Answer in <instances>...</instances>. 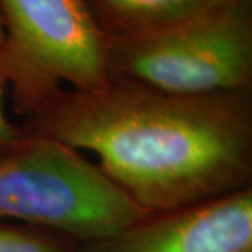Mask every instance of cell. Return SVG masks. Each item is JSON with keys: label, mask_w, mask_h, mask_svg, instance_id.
Returning <instances> with one entry per match:
<instances>
[{"label": "cell", "mask_w": 252, "mask_h": 252, "mask_svg": "<svg viewBox=\"0 0 252 252\" xmlns=\"http://www.w3.org/2000/svg\"><path fill=\"white\" fill-rule=\"evenodd\" d=\"M21 115L26 135L91 152L146 215L252 187V89L180 95L109 79L59 87Z\"/></svg>", "instance_id": "obj_1"}, {"label": "cell", "mask_w": 252, "mask_h": 252, "mask_svg": "<svg viewBox=\"0 0 252 252\" xmlns=\"http://www.w3.org/2000/svg\"><path fill=\"white\" fill-rule=\"evenodd\" d=\"M146 216L81 152L42 136L0 153V220L16 219L89 243Z\"/></svg>", "instance_id": "obj_2"}, {"label": "cell", "mask_w": 252, "mask_h": 252, "mask_svg": "<svg viewBox=\"0 0 252 252\" xmlns=\"http://www.w3.org/2000/svg\"><path fill=\"white\" fill-rule=\"evenodd\" d=\"M109 79L202 95L252 89V4L228 0L164 27L105 36Z\"/></svg>", "instance_id": "obj_3"}, {"label": "cell", "mask_w": 252, "mask_h": 252, "mask_svg": "<svg viewBox=\"0 0 252 252\" xmlns=\"http://www.w3.org/2000/svg\"><path fill=\"white\" fill-rule=\"evenodd\" d=\"M0 76L11 81L20 112L63 84L108 83L105 35L86 0H0Z\"/></svg>", "instance_id": "obj_4"}, {"label": "cell", "mask_w": 252, "mask_h": 252, "mask_svg": "<svg viewBox=\"0 0 252 252\" xmlns=\"http://www.w3.org/2000/svg\"><path fill=\"white\" fill-rule=\"evenodd\" d=\"M76 252H252V187L146 215Z\"/></svg>", "instance_id": "obj_5"}, {"label": "cell", "mask_w": 252, "mask_h": 252, "mask_svg": "<svg viewBox=\"0 0 252 252\" xmlns=\"http://www.w3.org/2000/svg\"><path fill=\"white\" fill-rule=\"evenodd\" d=\"M105 36L127 35L196 16L228 0H86Z\"/></svg>", "instance_id": "obj_6"}, {"label": "cell", "mask_w": 252, "mask_h": 252, "mask_svg": "<svg viewBox=\"0 0 252 252\" xmlns=\"http://www.w3.org/2000/svg\"><path fill=\"white\" fill-rule=\"evenodd\" d=\"M77 243L35 225H0V252H76Z\"/></svg>", "instance_id": "obj_7"}, {"label": "cell", "mask_w": 252, "mask_h": 252, "mask_svg": "<svg viewBox=\"0 0 252 252\" xmlns=\"http://www.w3.org/2000/svg\"><path fill=\"white\" fill-rule=\"evenodd\" d=\"M4 84H6V80L0 76V147L11 149V147L17 146L20 142H23L27 135L21 129H17L13 125H10V122L4 117V111H3Z\"/></svg>", "instance_id": "obj_8"}, {"label": "cell", "mask_w": 252, "mask_h": 252, "mask_svg": "<svg viewBox=\"0 0 252 252\" xmlns=\"http://www.w3.org/2000/svg\"><path fill=\"white\" fill-rule=\"evenodd\" d=\"M4 41V26H3V20H1V14H0V46Z\"/></svg>", "instance_id": "obj_9"}, {"label": "cell", "mask_w": 252, "mask_h": 252, "mask_svg": "<svg viewBox=\"0 0 252 252\" xmlns=\"http://www.w3.org/2000/svg\"><path fill=\"white\" fill-rule=\"evenodd\" d=\"M235 1H240V3H247V4H252V0H235Z\"/></svg>", "instance_id": "obj_10"}, {"label": "cell", "mask_w": 252, "mask_h": 252, "mask_svg": "<svg viewBox=\"0 0 252 252\" xmlns=\"http://www.w3.org/2000/svg\"><path fill=\"white\" fill-rule=\"evenodd\" d=\"M6 150H9V149H1V147H0V153H3V152H6Z\"/></svg>", "instance_id": "obj_11"}]
</instances>
